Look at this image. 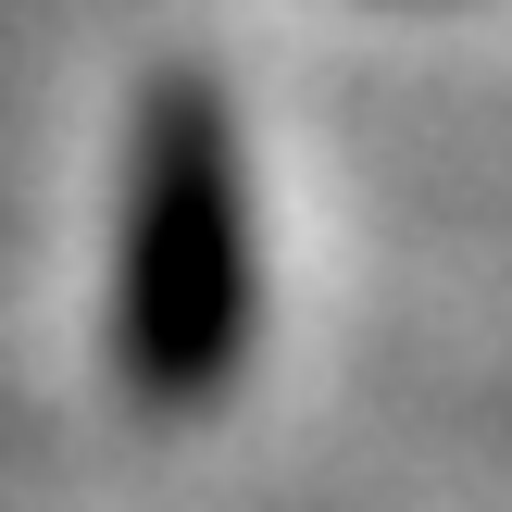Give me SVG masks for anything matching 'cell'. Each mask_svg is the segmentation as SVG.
<instances>
[{
  "label": "cell",
  "mask_w": 512,
  "mask_h": 512,
  "mask_svg": "<svg viewBox=\"0 0 512 512\" xmlns=\"http://www.w3.org/2000/svg\"><path fill=\"white\" fill-rule=\"evenodd\" d=\"M125 375L150 400H213L250 350V175L200 75L150 88L125 163Z\"/></svg>",
  "instance_id": "1"
}]
</instances>
